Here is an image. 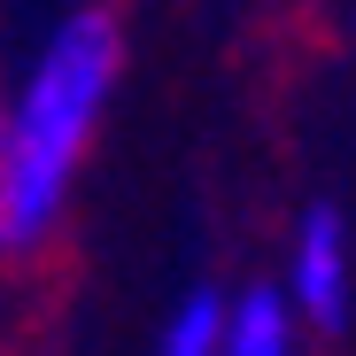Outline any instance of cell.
Listing matches in <instances>:
<instances>
[{
	"label": "cell",
	"instance_id": "obj_3",
	"mask_svg": "<svg viewBox=\"0 0 356 356\" xmlns=\"http://www.w3.org/2000/svg\"><path fill=\"white\" fill-rule=\"evenodd\" d=\"M217 356H294V310H286V294L248 286L241 302H232V318H225Z\"/></svg>",
	"mask_w": 356,
	"mask_h": 356
},
{
	"label": "cell",
	"instance_id": "obj_2",
	"mask_svg": "<svg viewBox=\"0 0 356 356\" xmlns=\"http://www.w3.org/2000/svg\"><path fill=\"white\" fill-rule=\"evenodd\" d=\"M286 310H302L310 325L348 318V232L333 209H310L294 232V264H286Z\"/></svg>",
	"mask_w": 356,
	"mask_h": 356
},
{
	"label": "cell",
	"instance_id": "obj_4",
	"mask_svg": "<svg viewBox=\"0 0 356 356\" xmlns=\"http://www.w3.org/2000/svg\"><path fill=\"white\" fill-rule=\"evenodd\" d=\"M225 318H232V302H225V294H217V286H194L186 302L170 310V325H163V348H155V356H217Z\"/></svg>",
	"mask_w": 356,
	"mask_h": 356
},
{
	"label": "cell",
	"instance_id": "obj_1",
	"mask_svg": "<svg viewBox=\"0 0 356 356\" xmlns=\"http://www.w3.org/2000/svg\"><path fill=\"white\" fill-rule=\"evenodd\" d=\"M116 24L101 8L70 16L31 63L24 93L0 101V256H39L70 209V178L93 147L101 101L116 86Z\"/></svg>",
	"mask_w": 356,
	"mask_h": 356
}]
</instances>
